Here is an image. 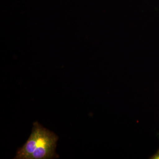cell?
Here are the masks:
<instances>
[{"instance_id":"7a4b0ae2","label":"cell","mask_w":159,"mask_h":159,"mask_svg":"<svg viewBox=\"0 0 159 159\" xmlns=\"http://www.w3.org/2000/svg\"><path fill=\"white\" fill-rule=\"evenodd\" d=\"M150 158L152 159H159V149L157 151L156 153L154 155H153Z\"/></svg>"},{"instance_id":"6da1fadb","label":"cell","mask_w":159,"mask_h":159,"mask_svg":"<svg viewBox=\"0 0 159 159\" xmlns=\"http://www.w3.org/2000/svg\"><path fill=\"white\" fill-rule=\"evenodd\" d=\"M58 137L54 133L44 128L38 122L33 123L32 132L28 141L18 149L16 159L57 158L55 152Z\"/></svg>"}]
</instances>
